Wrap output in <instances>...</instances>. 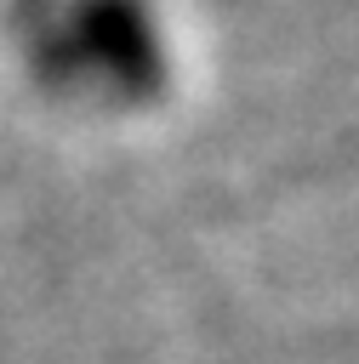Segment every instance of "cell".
Wrapping results in <instances>:
<instances>
[{
  "label": "cell",
  "instance_id": "1",
  "mask_svg": "<svg viewBox=\"0 0 359 364\" xmlns=\"http://www.w3.org/2000/svg\"><path fill=\"white\" fill-rule=\"evenodd\" d=\"M57 51L68 57V68L97 74L125 97H154L165 85L160 34H154L142 0H74L68 34Z\"/></svg>",
  "mask_w": 359,
  "mask_h": 364
}]
</instances>
